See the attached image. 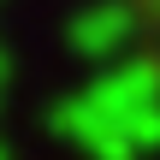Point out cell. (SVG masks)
<instances>
[{
    "label": "cell",
    "mask_w": 160,
    "mask_h": 160,
    "mask_svg": "<svg viewBox=\"0 0 160 160\" xmlns=\"http://www.w3.org/2000/svg\"><path fill=\"white\" fill-rule=\"evenodd\" d=\"M137 6H142V18H148V24H160V0H137Z\"/></svg>",
    "instance_id": "obj_1"
}]
</instances>
